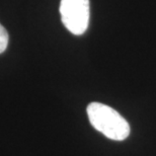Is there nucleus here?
<instances>
[{
  "label": "nucleus",
  "instance_id": "obj_3",
  "mask_svg": "<svg viewBox=\"0 0 156 156\" xmlns=\"http://www.w3.org/2000/svg\"><path fill=\"white\" fill-rule=\"evenodd\" d=\"M8 40H9V37H8L7 30H6L4 29V27L0 23V54L4 52L6 48H7Z\"/></svg>",
  "mask_w": 156,
  "mask_h": 156
},
{
  "label": "nucleus",
  "instance_id": "obj_1",
  "mask_svg": "<svg viewBox=\"0 0 156 156\" xmlns=\"http://www.w3.org/2000/svg\"><path fill=\"white\" fill-rule=\"evenodd\" d=\"M86 111L92 127L108 139L122 141L129 136V124L113 108L101 102H91Z\"/></svg>",
  "mask_w": 156,
  "mask_h": 156
},
{
  "label": "nucleus",
  "instance_id": "obj_2",
  "mask_svg": "<svg viewBox=\"0 0 156 156\" xmlns=\"http://www.w3.org/2000/svg\"><path fill=\"white\" fill-rule=\"evenodd\" d=\"M60 14L62 23L70 33L82 35L89 23V0H61Z\"/></svg>",
  "mask_w": 156,
  "mask_h": 156
}]
</instances>
